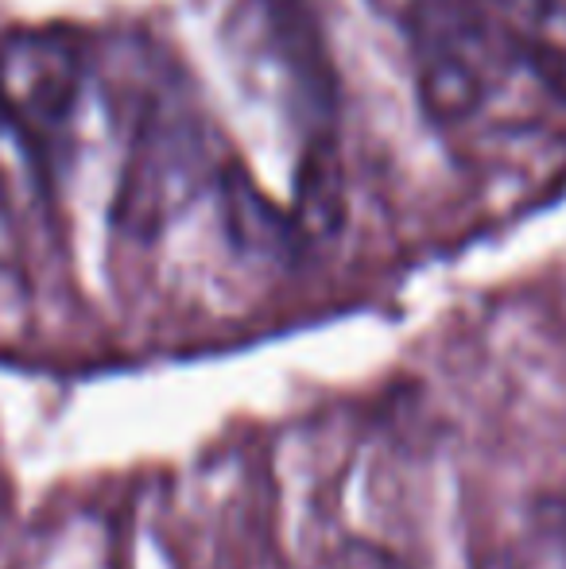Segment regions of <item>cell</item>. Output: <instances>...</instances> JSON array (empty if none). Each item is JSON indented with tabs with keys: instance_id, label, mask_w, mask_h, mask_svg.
Segmentation results:
<instances>
[{
	"instance_id": "2",
	"label": "cell",
	"mask_w": 566,
	"mask_h": 569,
	"mask_svg": "<svg viewBox=\"0 0 566 569\" xmlns=\"http://www.w3.org/2000/svg\"><path fill=\"white\" fill-rule=\"evenodd\" d=\"M516 569H566V503L539 500L528 511Z\"/></svg>"
},
{
	"instance_id": "1",
	"label": "cell",
	"mask_w": 566,
	"mask_h": 569,
	"mask_svg": "<svg viewBox=\"0 0 566 569\" xmlns=\"http://www.w3.org/2000/svg\"><path fill=\"white\" fill-rule=\"evenodd\" d=\"M78 93V59L59 39H16L0 59V109L31 143L70 117Z\"/></svg>"
},
{
	"instance_id": "3",
	"label": "cell",
	"mask_w": 566,
	"mask_h": 569,
	"mask_svg": "<svg viewBox=\"0 0 566 569\" xmlns=\"http://www.w3.org/2000/svg\"><path fill=\"white\" fill-rule=\"evenodd\" d=\"M354 569H404V566L388 555H377V550H361V555L354 558Z\"/></svg>"
}]
</instances>
